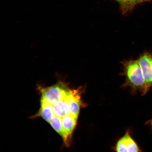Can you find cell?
I'll list each match as a JSON object with an SVG mask.
<instances>
[{"mask_svg": "<svg viewBox=\"0 0 152 152\" xmlns=\"http://www.w3.org/2000/svg\"><path fill=\"white\" fill-rule=\"evenodd\" d=\"M117 152H139L140 151L136 142L127 133L117 142L115 148Z\"/></svg>", "mask_w": 152, "mask_h": 152, "instance_id": "3", "label": "cell"}, {"mask_svg": "<svg viewBox=\"0 0 152 152\" xmlns=\"http://www.w3.org/2000/svg\"><path fill=\"white\" fill-rule=\"evenodd\" d=\"M123 73L127 82L133 88L146 92L145 81L141 68L137 60H130L122 63Z\"/></svg>", "mask_w": 152, "mask_h": 152, "instance_id": "1", "label": "cell"}, {"mask_svg": "<svg viewBox=\"0 0 152 152\" xmlns=\"http://www.w3.org/2000/svg\"></svg>", "mask_w": 152, "mask_h": 152, "instance_id": "5", "label": "cell"}, {"mask_svg": "<svg viewBox=\"0 0 152 152\" xmlns=\"http://www.w3.org/2000/svg\"><path fill=\"white\" fill-rule=\"evenodd\" d=\"M119 3L121 12L126 14L132 11L136 6L151 0H115Z\"/></svg>", "mask_w": 152, "mask_h": 152, "instance_id": "4", "label": "cell"}, {"mask_svg": "<svg viewBox=\"0 0 152 152\" xmlns=\"http://www.w3.org/2000/svg\"><path fill=\"white\" fill-rule=\"evenodd\" d=\"M137 60L143 74L147 92L152 87V55L149 52H144Z\"/></svg>", "mask_w": 152, "mask_h": 152, "instance_id": "2", "label": "cell"}]
</instances>
